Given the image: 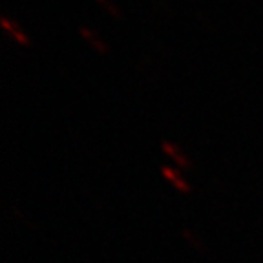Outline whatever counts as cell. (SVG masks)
<instances>
[{"label":"cell","instance_id":"7a4b0ae2","mask_svg":"<svg viewBox=\"0 0 263 263\" xmlns=\"http://www.w3.org/2000/svg\"><path fill=\"white\" fill-rule=\"evenodd\" d=\"M77 31H79V35H81L82 41L86 42L93 51H97V53H106L108 51L104 41L99 37V35H95V31L91 28H88V26H84V24H79Z\"/></svg>","mask_w":263,"mask_h":263},{"label":"cell","instance_id":"6da1fadb","mask_svg":"<svg viewBox=\"0 0 263 263\" xmlns=\"http://www.w3.org/2000/svg\"><path fill=\"white\" fill-rule=\"evenodd\" d=\"M0 28H2V31H4L6 37H8L9 41L15 42V44H18V46H28L29 44L28 33H26L21 26L16 24L11 16L6 15V13L4 15H0Z\"/></svg>","mask_w":263,"mask_h":263},{"label":"cell","instance_id":"277c9868","mask_svg":"<svg viewBox=\"0 0 263 263\" xmlns=\"http://www.w3.org/2000/svg\"><path fill=\"white\" fill-rule=\"evenodd\" d=\"M161 172H163L164 179H168L170 183H172V185L176 186L177 190H179V192H185V194L190 192L189 183H186V181L181 177V174L177 172V170L170 168V166H163V168H161Z\"/></svg>","mask_w":263,"mask_h":263},{"label":"cell","instance_id":"3957f363","mask_svg":"<svg viewBox=\"0 0 263 263\" xmlns=\"http://www.w3.org/2000/svg\"><path fill=\"white\" fill-rule=\"evenodd\" d=\"M161 148H163V152L166 154L177 166H181V168H190V161L185 157V154L181 152L179 146H176V144L170 143V141H163V143H161Z\"/></svg>","mask_w":263,"mask_h":263},{"label":"cell","instance_id":"5b68a950","mask_svg":"<svg viewBox=\"0 0 263 263\" xmlns=\"http://www.w3.org/2000/svg\"><path fill=\"white\" fill-rule=\"evenodd\" d=\"M101 8L104 9V11L108 13V15H111V16H121V8L117 4H115L114 0H95Z\"/></svg>","mask_w":263,"mask_h":263}]
</instances>
